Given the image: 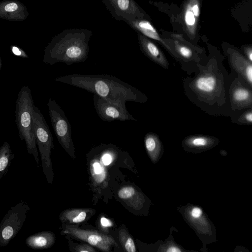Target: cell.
Listing matches in <instances>:
<instances>
[{"label":"cell","mask_w":252,"mask_h":252,"mask_svg":"<svg viewBox=\"0 0 252 252\" xmlns=\"http://www.w3.org/2000/svg\"><path fill=\"white\" fill-rule=\"evenodd\" d=\"M223 60V57L217 53L204 56L197 64L193 76L184 79L183 87L187 98L204 112L212 116L231 117L243 110L231 109L229 88L237 75L227 70Z\"/></svg>","instance_id":"6da1fadb"},{"label":"cell","mask_w":252,"mask_h":252,"mask_svg":"<svg viewBox=\"0 0 252 252\" xmlns=\"http://www.w3.org/2000/svg\"><path fill=\"white\" fill-rule=\"evenodd\" d=\"M55 80L87 90L114 103L125 104L129 101L143 103L148 100L147 95L140 90L109 75L69 74Z\"/></svg>","instance_id":"7a4b0ae2"},{"label":"cell","mask_w":252,"mask_h":252,"mask_svg":"<svg viewBox=\"0 0 252 252\" xmlns=\"http://www.w3.org/2000/svg\"><path fill=\"white\" fill-rule=\"evenodd\" d=\"M92 32L84 29L63 30L54 36L44 49L43 62L53 65H67L84 62L89 52V42Z\"/></svg>","instance_id":"3957f363"},{"label":"cell","mask_w":252,"mask_h":252,"mask_svg":"<svg viewBox=\"0 0 252 252\" xmlns=\"http://www.w3.org/2000/svg\"><path fill=\"white\" fill-rule=\"evenodd\" d=\"M33 101L29 87L23 86L16 100V123L21 140H24L28 153L32 155L39 165L38 153L33 127L32 112Z\"/></svg>","instance_id":"277c9868"},{"label":"cell","mask_w":252,"mask_h":252,"mask_svg":"<svg viewBox=\"0 0 252 252\" xmlns=\"http://www.w3.org/2000/svg\"><path fill=\"white\" fill-rule=\"evenodd\" d=\"M32 116L34 133L40 155L43 173L48 183L51 184L54 178L51 159V149L54 148L52 135L43 115L34 105Z\"/></svg>","instance_id":"5b68a950"},{"label":"cell","mask_w":252,"mask_h":252,"mask_svg":"<svg viewBox=\"0 0 252 252\" xmlns=\"http://www.w3.org/2000/svg\"><path fill=\"white\" fill-rule=\"evenodd\" d=\"M48 107L52 127L59 142L68 154L74 158L75 148L67 118L61 107L51 98L48 101Z\"/></svg>","instance_id":"8992f818"},{"label":"cell","mask_w":252,"mask_h":252,"mask_svg":"<svg viewBox=\"0 0 252 252\" xmlns=\"http://www.w3.org/2000/svg\"><path fill=\"white\" fill-rule=\"evenodd\" d=\"M30 209L27 203L21 201L7 212L0 223V247L8 245L16 236L26 220V214Z\"/></svg>","instance_id":"52a82bcc"},{"label":"cell","mask_w":252,"mask_h":252,"mask_svg":"<svg viewBox=\"0 0 252 252\" xmlns=\"http://www.w3.org/2000/svg\"><path fill=\"white\" fill-rule=\"evenodd\" d=\"M61 233L86 242L103 252H109L113 246L119 247L112 236L94 230L84 229L73 225H66Z\"/></svg>","instance_id":"ba28073f"},{"label":"cell","mask_w":252,"mask_h":252,"mask_svg":"<svg viewBox=\"0 0 252 252\" xmlns=\"http://www.w3.org/2000/svg\"><path fill=\"white\" fill-rule=\"evenodd\" d=\"M94 105L99 117L103 121H137L127 111L125 104L112 102L94 94Z\"/></svg>","instance_id":"9c48e42d"},{"label":"cell","mask_w":252,"mask_h":252,"mask_svg":"<svg viewBox=\"0 0 252 252\" xmlns=\"http://www.w3.org/2000/svg\"><path fill=\"white\" fill-rule=\"evenodd\" d=\"M229 94L231 107L234 111L252 108V87L238 76L232 82Z\"/></svg>","instance_id":"30bf717a"},{"label":"cell","mask_w":252,"mask_h":252,"mask_svg":"<svg viewBox=\"0 0 252 252\" xmlns=\"http://www.w3.org/2000/svg\"><path fill=\"white\" fill-rule=\"evenodd\" d=\"M102 2L116 20L127 22L143 16L134 0H102Z\"/></svg>","instance_id":"8fae6325"},{"label":"cell","mask_w":252,"mask_h":252,"mask_svg":"<svg viewBox=\"0 0 252 252\" xmlns=\"http://www.w3.org/2000/svg\"><path fill=\"white\" fill-rule=\"evenodd\" d=\"M226 55L231 71L252 87V62L234 49L227 50Z\"/></svg>","instance_id":"7c38bea8"},{"label":"cell","mask_w":252,"mask_h":252,"mask_svg":"<svg viewBox=\"0 0 252 252\" xmlns=\"http://www.w3.org/2000/svg\"><path fill=\"white\" fill-rule=\"evenodd\" d=\"M219 142V139L214 136L193 134L185 137L182 145L185 151L197 154L214 148Z\"/></svg>","instance_id":"4fadbf2b"},{"label":"cell","mask_w":252,"mask_h":252,"mask_svg":"<svg viewBox=\"0 0 252 252\" xmlns=\"http://www.w3.org/2000/svg\"><path fill=\"white\" fill-rule=\"evenodd\" d=\"M29 12L26 5L18 0H2L0 1V18L10 21H23L28 18Z\"/></svg>","instance_id":"5bb4252c"},{"label":"cell","mask_w":252,"mask_h":252,"mask_svg":"<svg viewBox=\"0 0 252 252\" xmlns=\"http://www.w3.org/2000/svg\"><path fill=\"white\" fill-rule=\"evenodd\" d=\"M138 39L141 51L149 59L164 69L169 68L168 60L157 45L141 34Z\"/></svg>","instance_id":"9a60e30c"},{"label":"cell","mask_w":252,"mask_h":252,"mask_svg":"<svg viewBox=\"0 0 252 252\" xmlns=\"http://www.w3.org/2000/svg\"><path fill=\"white\" fill-rule=\"evenodd\" d=\"M118 195L121 200L134 209L140 210L144 207L143 195L132 186L122 187L119 190Z\"/></svg>","instance_id":"2e32d148"},{"label":"cell","mask_w":252,"mask_h":252,"mask_svg":"<svg viewBox=\"0 0 252 252\" xmlns=\"http://www.w3.org/2000/svg\"><path fill=\"white\" fill-rule=\"evenodd\" d=\"M55 241L53 232L45 231L29 236L26 240V244L32 249L44 250L51 247Z\"/></svg>","instance_id":"e0dca14e"},{"label":"cell","mask_w":252,"mask_h":252,"mask_svg":"<svg viewBox=\"0 0 252 252\" xmlns=\"http://www.w3.org/2000/svg\"><path fill=\"white\" fill-rule=\"evenodd\" d=\"M146 150L153 162L156 163L162 156L164 148L161 141L156 133L149 132L144 139Z\"/></svg>","instance_id":"ac0fdd59"},{"label":"cell","mask_w":252,"mask_h":252,"mask_svg":"<svg viewBox=\"0 0 252 252\" xmlns=\"http://www.w3.org/2000/svg\"><path fill=\"white\" fill-rule=\"evenodd\" d=\"M91 208H73L65 210L60 215V219L63 222L77 224L85 221L93 214Z\"/></svg>","instance_id":"d6986e66"},{"label":"cell","mask_w":252,"mask_h":252,"mask_svg":"<svg viewBox=\"0 0 252 252\" xmlns=\"http://www.w3.org/2000/svg\"><path fill=\"white\" fill-rule=\"evenodd\" d=\"M126 23L144 35L157 40H160L157 31L149 21L140 18Z\"/></svg>","instance_id":"ffe728a7"},{"label":"cell","mask_w":252,"mask_h":252,"mask_svg":"<svg viewBox=\"0 0 252 252\" xmlns=\"http://www.w3.org/2000/svg\"><path fill=\"white\" fill-rule=\"evenodd\" d=\"M14 158L10 145L7 142H4L0 147V179L7 172Z\"/></svg>","instance_id":"44dd1931"},{"label":"cell","mask_w":252,"mask_h":252,"mask_svg":"<svg viewBox=\"0 0 252 252\" xmlns=\"http://www.w3.org/2000/svg\"><path fill=\"white\" fill-rule=\"evenodd\" d=\"M90 170L94 183L99 185L104 182L106 171L103 165L97 159H94L91 162Z\"/></svg>","instance_id":"7402d4cb"},{"label":"cell","mask_w":252,"mask_h":252,"mask_svg":"<svg viewBox=\"0 0 252 252\" xmlns=\"http://www.w3.org/2000/svg\"><path fill=\"white\" fill-rule=\"evenodd\" d=\"M118 238L125 251L127 252H136L134 242L126 227H124L120 229Z\"/></svg>","instance_id":"603a6c76"},{"label":"cell","mask_w":252,"mask_h":252,"mask_svg":"<svg viewBox=\"0 0 252 252\" xmlns=\"http://www.w3.org/2000/svg\"><path fill=\"white\" fill-rule=\"evenodd\" d=\"M232 123L240 125L252 124V108L243 110L239 114L230 117Z\"/></svg>","instance_id":"cb8c5ba5"},{"label":"cell","mask_w":252,"mask_h":252,"mask_svg":"<svg viewBox=\"0 0 252 252\" xmlns=\"http://www.w3.org/2000/svg\"><path fill=\"white\" fill-rule=\"evenodd\" d=\"M116 154L115 150L112 147H109L104 151L100 157V162L105 166L110 165L115 159Z\"/></svg>","instance_id":"d4e9b609"},{"label":"cell","mask_w":252,"mask_h":252,"mask_svg":"<svg viewBox=\"0 0 252 252\" xmlns=\"http://www.w3.org/2000/svg\"><path fill=\"white\" fill-rule=\"evenodd\" d=\"M10 50L11 53L16 56H18L22 58H29V56L24 50L16 46L11 45L10 46Z\"/></svg>","instance_id":"484cf974"},{"label":"cell","mask_w":252,"mask_h":252,"mask_svg":"<svg viewBox=\"0 0 252 252\" xmlns=\"http://www.w3.org/2000/svg\"><path fill=\"white\" fill-rule=\"evenodd\" d=\"M195 16L194 15L193 12L190 10H187L185 19V22L187 25L192 26L194 25L195 22Z\"/></svg>","instance_id":"4316f807"},{"label":"cell","mask_w":252,"mask_h":252,"mask_svg":"<svg viewBox=\"0 0 252 252\" xmlns=\"http://www.w3.org/2000/svg\"><path fill=\"white\" fill-rule=\"evenodd\" d=\"M75 251L78 252H94L96 250L90 245L83 244L77 246Z\"/></svg>","instance_id":"83f0119b"},{"label":"cell","mask_w":252,"mask_h":252,"mask_svg":"<svg viewBox=\"0 0 252 252\" xmlns=\"http://www.w3.org/2000/svg\"><path fill=\"white\" fill-rule=\"evenodd\" d=\"M100 225L103 228H107L112 226V222L108 219L105 217H101L100 220Z\"/></svg>","instance_id":"f1b7e54d"},{"label":"cell","mask_w":252,"mask_h":252,"mask_svg":"<svg viewBox=\"0 0 252 252\" xmlns=\"http://www.w3.org/2000/svg\"><path fill=\"white\" fill-rule=\"evenodd\" d=\"M244 52L245 54V57L250 62H252V49L251 47H246L244 48Z\"/></svg>","instance_id":"f546056e"},{"label":"cell","mask_w":252,"mask_h":252,"mask_svg":"<svg viewBox=\"0 0 252 252\" xmlns=\"http://www.w3.org/2000/svg\"><path fill=\"white\" fill-rule=\"evenodd\" d=\"M192 12L194 16L198 17L199 15V8L197 4H195L193 6Z\"/></svg>","instance_id":"4dcf8cb0"},{"label":"cell","mask_w":252,"mask_h":252,"mask_svg":"<svg viewBox=\"0 0 252 252\" xmlns=\"http://www.w3.org/2000/svg\"><path fill=\"white\" fill-rule=\"evenodd\" d=\"M1 65H2L1 60V58L0 57V69H1Z\"/></svg>","instance_id":"1f68e13d"}]
</instances>
